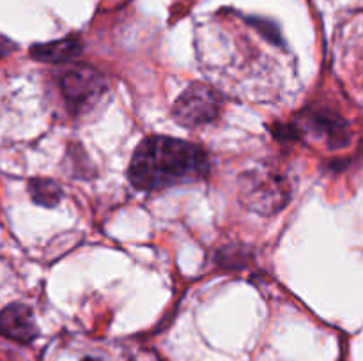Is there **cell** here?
<instances>
[{
    "instance_id": "9",
    "label": "cell",
    "mask_w": 363,
    "mask_h": 361,
    "mask_svg": "<svg viewBox=\"0 0 363 361\" xmlns=\"http://www.w3.org/2000/svg\"><path fill=\"white\" fill-rule=\"evenodd\" d=\"M248 21L252 23V27L257 28L262 35H264L268 41L275 42V45H280V30L273 21L264 20V18H248Z\"/></svg>"
},
{
    "instance_id": "2",
    "label": "cell",
    "mask_w": 363,
    "mask_h": 361,
    "mask_svg": "<svg viewBox=\"0 0 363 361\" xmlns=\"http://www.w3.org/2000/svg\"><path fill=\"white\" fill-rule=\"evenodd\" d=\"M241 200L252 211L272 216L289 202V188L282 176L269 168H254L241 176Z\"/></svg>"
},
{
    "instance_id": "1",
    "label": "cell",
    "mask_w": 363,
    "mask_h": 361,
    "mask_svg": "<svg viewBox=\"0 0 363 361\" xmlns=\"http://www.w3.org/2000/svg\"><path fill=\"white\" fill-rule=\"evenodd\" d=\"M204 149L170 137H147L131 156L128 177L137 190L155 191L201 180L209 173Z\"/></svg>"
},
{
    "instance_id": "10",
    "label": "cell",
    "mask_w": 363,
    "mask_h": 361,
    "mask_svg": "<svg viewBox=\"0 0 363 361\" xmlns=\"http://www.w3.org/2000/svg\"><path fill=\"white\" fill-rule=\"evenodd\" d=\"M82 361H99L98 357H92V356H87V357H84V360Z\"/></svg>"
},
{
    "instance_id": "3",
    "label": "cell",
    "mask_w": 363,
    "mask_h": 361,
    "mask_svg": "<svg viewBox=\"0 0 363 361\" xmlns=\"http://www.w3.org/2000/svg\"><path fill=\"white\" fill-rule=\"evenodd\" d=\"M59 87L67 108L73 113H84L105 94V78L92 67H71L59 78Z\"/></svg>"
},
{
    "instance_id": "8",
    "label": "cell",
    "mask_w": 363,
    "mask_h": 361,
    "mask_svg": "<svg viewBox=\"0 0 363 361\" xmlns=\"http://www.w3.org/2000/svg\"><path fill=\"white\" fill-rule=\"evenodd\" d=\"M32 202L43 207H55L62 200V188L53 179H30L27 184Z\"/></svg>"
},
{
    "instance_id": "6",
    "label": "cell",
    "mask_w": 363,
    "mask_h": 361,
    "mask_svg": "<svg viewBox=\"0 0 363 361\" xmlns=\"http://www.w3.org/2000/svg\"><path fill=\"white\" fill-rule=\"evenodd\" d=\"M301 117L303 126L319 137H325L330 149H342L350 145L351 137L347 122L332 110H307Z\"/></svg>"
},
{
    "instance_id": "5",
    "label": "cell",
    "mask_w": 363,
    "mask_h": 361,
    "mask_svg": "<svg viewBox=\"0 0 363 361\" xmlns=\"http://www.w3.org/2000/svg\"><path fill=\"white\" fill-rule=\"evenodd\" d=\"M39 329L34 314L23 303H11L0 310V336L18 343H30L38 338Z\"/></svg>"
},
{
    "instance_id": "7",
    "label": "cell",
    "mask_w": 363,
    "mask_h": 361,
    "mask_svg": "<svg viewBox=\"0 0 363 361\" xmlns=\"http://www.w3.org/2000/svg\"><path fill=\"white\" fill-rule=\"evenodd\" d=\"M82 41L77 35H67V38L57 39V41L41 42L30 48V57L34 60L46 64H64L71 62L82 53Z\"/></svg>"
},
{
    "instance_id": "4",
    "label": "cell",
    "mask_w": 363,
    "mask_h": 361,
    "mask_svg": "<svg viewBox=\"0 0 363 361\" xmlns=\"http://www.w3.org/2000/svg\"><path fill=\"white\" fill-rule=\"evenodd\" d=\"M220 113V96L206 84H191L172 106V117L184 127L213 122Z\"/></svg>"
}]
</instances>
